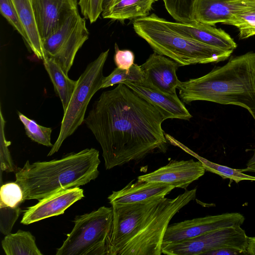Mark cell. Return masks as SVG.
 Listing matches in <instances>:
<instances>
[{"label": "cell", "mask_w": 255, "mask_h": 255, "mask_svg": "<svg viewBox=\"0 0 255 255\" xmlns=\"http://www.w3.org/2000/svg\"><path fill=\"white\" fill-rule=\"evenodd\" d=\"M0 196V207L17 208L24 201L22 189L16 182L2 185Z\"/></svg>", "instance_id": "4316f807"}, {"label": "cell", "mask_w": 255, "mask_h": 255, "mask_svg": "<svg viewBox=\"0 0 255 255\" xmlns=\"http://www.w3.org/2000/svg\"><path fill=\"white\" fill-rule=\"evenodd\" d=\"M155 0H109L102 13L104 18L121 21L149 15Z\"/></svg>", "instance_id": "ffe728a7"}, {"label": "cell", "mask_w": 255, "mask_h": 255, "mask_svg": "<svg viewBox=\"0 0 255 255\" xmlns=\"http://www.w3.org/2000/svg\"><path fill=\"white\" fill-rule=\"evenodd\" d=\"M196 188L169 199L156 196L112 205L110 255H160L164 234L174 215L195 199Z\"/></svg>", "instance_id": "7a4b0ae2"}, {"label": "cell", "mask_w": 255, "mask_h": 255, "mask_svg": "<svg viewBox=\"0 0 255 255\" xmlns=\"http://www.w3.org/2000/svg\"><path fill=\"white\" fill-rule=\"evenodd\" d=\"M255 164V149L252 157L249 160L247 163V166H250Z\"/></svg>", "instance_id": "d590c367"}, {"label": "cell", "mask_w": 255, "mask_h": 255, "mask_svg": "<svg viewBox=\"0 0 255 255\" xmlns=\"http://www.w3.org/2000/svg\"><path fill=\"white\" fill-rule=\"evenodd\" d=\"M44 67L53 84L55 92L59 96L64 112L73 95L77 81L70 79L61 68L53 60L45 58Z\"/></svg>", "instance_id": "44dd1931"}, {"label": "cell", "mask_w": 255, "mask_h": 255, "mask_svg": "<svg viewBox=\"0 0 255 255\" xmlns=\"http://www.w3.org/2000/svg\"><path fill=\"white\" fill-rule=\"evenodd\" d=\"M173 18L177 22H189L193 19V8L195 0H161Z\"/></svg>", "instance_id": "484cf974"}, {"label": "cell", "mask_w": 255, "mask_h": 255, "mask_svg": "<svg viewBox=\"0 0 255 255\" xmlns=\"http://www.w3.org/2000/svg\"><path fill=\"white\" fill-rule=\"evenodd\" d=\"M100 163L98 150L86 148L59 159L30 163L15 173V182L22 189L24 200H40L56 192L78 187L95 180Z\"/></svg>", "instance_id": "277c9868"}, {"label": "cell", "mask_w": 255, "mask_h": 255, "mask_svg": "<svg viewBox=\"0 0 255 255\" xmlns=\"http://www.w3.org/2000/svg\"><path fill=\"white\" fill-rule=\"evenodd\" d=\"M179 66L175 61L154 52L140 65L145 77L144 87L176 95V90L180 81L176 75Z\"/></svg>", "instance_id": "4fadbf2b"}, {"label": "cell", "mask_w": 255, "mask_h": 255, "mask_svg": "<svg viewBox=\"0 0 255 255\" xmlns=\"http://www.w3.org/2000/svg\"><path fill=\"white\" fill-rule=\"evenodd\" d=\"M145 81V75L140 66L134 63L128 70L116 68L109 75L104 77L101 89L125 82L144 86Z\"/></svg>", "instance_id": "cb8c5ba5"}, {"label": "cell", "mask_w": 255, "mask_h": 255, "mask_svg": "<svg viewBox=\"0 0 255 255\" xmlns=\"http://www.w3.org/2000/svg\"><path fill=\"white\" fill-rule=\"evenodd\" d=\"M240 254L246 255L244 252L237 249L222 248L208 252L205 255H237Z\"/></svg>", "instance_id": "d6a6232c"}, {"label": "cell", "mask_w": 255, "mask_h": 255, "mask_svg": "<svg viewBox=\"0 0 255 255\" xmlns=\"http://www.w3.org/2000/svg\"><path fill=\"white\" fill-rule=\"evenodd\" d=\"M18 118L24 126L26 134L35 142L46 146H52L51 142V134L52 129L38 124L35 121L31 120L18 112Z\"/></svg>", "instance_id": "d4e9b609"}, {"label": "cell", "mask_w": 255, "mask_h": 255, "mask_svg": "<svg viewBox=\"0 0 255 255\" xmlns=\"http://www.w3.org/2000/svg\"><path fill=\"white\" fill-rule=\"evenodd\" d=\"M35 19L42 39L58 30L78 10V0H32Z\"/></svg>", "instance_id": "5bb4252c"}, {"label": "cell", "mask_w": 255, "mask_h": 255, "mask_svg": "<svg viewBox=\"0 0 255 255\" xmlns=\"http://www.w3.org/2000/svg\"><path fill=\"white\" fill-rule=\"evenodd\" d=\"M161 112L124 83L103 92L84 122L102 149L106 169L165 151Z\"/></svg>", "instance_id": "6da1fadb"}, {"label": "cell", "mask_w": 255, "mask_h": 255, "mask_svg": "<svg viewBox=\"0 0 255 255\" xmlns=\"http://www.w3.org/2000/svg\"><path fill=\"white\" fill-rule=\"evenodd\" d=\"M132 24L135 32L155 52L169 57L180 66L218 63L227 60L233 52L191 38L155 13L134 19Z\"/></svg>", "instance_id": "5b68a950"}, {"label": "cell", "mask_w": 255, "mask_h": 255, "mask_svg": "<svg viewBox=\"0 0 255 255\" xmlns=\"http://www.w3.org/2000/svg\"><path fill=\"white\" fill-rule=\"evenodd\" d=\"M253 10L255 0H195L193 19L211 25L229 24L236 15Z\"/></svg>", "instance_id": "7c38bea8"}, {"label": "cell", "mask_w": 255, "mask_h": 255, "mask_svg": "<svg viewBox=\"0 0 255 255\" xmlns=\"http://www.w3.org/2000/svg\"><path fill=\"white\" fill-rule=\"evenodd\" d=\"M229 24L238 28L240 39H246L255 35V10L236 15Z\"/></svg>", "instance_id": "83f0119b"}, {"label": "cell", "mask_w": 255, "mask_h": 255, "mask_svg": "<svg viewBox=\"0 0 255 255\" xmlns=\"http://www.w3.org/2000/svg\"><path fill=\"white\" fill-rule=\"evenodd\" d=\"M248 237L241 226L231 227L182 241L163 244L161 252L166 255H205L217 249L232 248L247 255Z\"/></svg>", "instance_id": "9c48e42d"}, {"label": "cell", "mask_w": 255, "mask_h": 255, "mask_svg": "<svg viewBox=\"0 0 255 255\" xmlns=\"http://www.w3.org/2000/svg\"><path fill=\"white\" fill-rule=\"evenodd\" d=\"M1 14L22 37L25 42L26 35L11 0H0Z\"/></svg>", "instance_id": "f1b7e54d"}, {"label": "cell", "mask_w": 255, "mask_h": 255, "mask_svg": "<svg viewBox=\"0 0 255 255\" xmlns=\"http://www.w3.org/2000/svg\"><path fill=\"white\" fill-rule=\"evenodd\" d=\"M247 255H255V237H248Z\"/></svg>", "instance_id": "836d02e7"}, {"label": "cell", "mask_w": 255, "mask_h": 255, "mask_svg": "<svg viewBox=\"0 0 255 255\" xmlns=\"http://www.w3.org/2000/svg\"><path fill=\"white\" fill-rule=\"evenodd\" d=\"M244 216L237 212L187 220L169 225L164 234L163 244L182 241L219 229L241 226Z\"/></svg>", "instance_id": "30bf717a"}, {"label": "cell", "mask_w": 255, "mask_h": 255, "mask_svg": "<svg viewBox=\"0 0 255 255\" xmlns=\"http://www.w3.org/2000/svg\"><path fill=\"white\" fill-rule=\"evenodd\" d=\"M113 220L112 207L105 206L77 216L72 230L56 255H110Z\"/></svg>", "instance_id": "8992f818"}, {"label": "cell", "mask_w": 255, "mask_h": 255, "mask_svg": "<svg viewBox=\"0 0 255 255\" xmlns=\"http://www.w3.org/2000/svg\"><path fill=\"white\" fill-rule=\"evenodd\" d=\"M177 89L186 104L205 101L240 106L255 122V52L231 56L202 77L180 81Z\"/></svg>", "instance_id": "3957f363"}, {"label": "cell", "mask_w": 255, "mask_h": 255, "mask_svg": "<svg viewBox=\"0 0 255 255\" xmlns=\"http://www.w3.org/2000/svg\"><path fill=\"white\" fill-rule=\"evenodd\" d=\"M169 23L182 33L206 44L232 51L237 47L236 42L228 33L214 25L196 20L189 22L169 21Z\"/></svg>", "instance_id": "2e32d148"}, {"label": "cell", "mask_w": 255, "mask_h": 255, "mask_svg": "<svg viewBox=\"0 0 255 255\" xmlns=\"http://www.w3.org/2000/svg\"><path fill=\"white\" fill-rule=\"evenodd\" d=\"M114 62L117 67L123 70H129L134 64V54L128 49L121 50L117 43L115 44Z\"/></svg>", "instance_id": "1f68e13d"}, {"label": "cell", "mask_w": 255, "mask_h": 255, "mask_svg": "<svg viewBox=\"0 0 255 255\" xmlns=\"http://www.w3.org/2000/svg\"><path fill=\"white\" fill-rule=\"evenodd\" d=\"M124 84L157 109L166 120L178 119L189 120L192 118V115L177 94H166L131 82Z\"/></svg>", "instance_id": "e0dca14e"}, {"label": "cell", "mask_w": 255, "mask_h": 255, "mask_svg": "<svg viewBox=\"0 0 255 255\" xmlns=\"http://www.w3.org/2000/svg\"><path fill=\"white\" fill-rule=\"evenodd\" d=\"M2 248L6 255H42L35 237L28 231L18 230L9 234L1 241Z\"/></svg>", "instance_id": "7402d4cb"}, {"label": "cell", "mask_w": 255, "mask_h": 255, "mask_svg": "<svg viewBox=\"0 0 255 255\" xmlns=\"http://www.w3.org/2000/svg\"><path fill=\"white\" fill-rule=\"evenodd\" d=\"M205 171L199 160H172L152 172L139 176L137 180L160 183L186 189L191 183L202 176Z\"/></svg>", "instance_id": "8fae6325"}, {"label": "cell", "mask_w": 255, "mask_h": 255, "mask_svg": "<svg viewBox=\"0 0 255 255\" xmlns=\"http://www.w3.org/2000/svg\"><path fill=\"white\" fill-rule=\"evenodd\" d=\"M26 35L25 43L38 59L43 60L42 38L37 27L32 0H11Z\"/></svg>", "instance_id": "d6986e66"}, {"label": "cell", "mask_w": 255, "mask_h": 255, "mask_svg": "<svg viewBox=\"0 0 255 255\" xmlns=\"http://www.w3.org/2000/svg\"><path fill=\"white\" fill-rule=\"evenodd\" d=\"M88 38L85 19L77 10L58 30L42 39L44 58L53 60L68 75L78 51Z\"/></svg>", "instance_id": "ba28073f"}, {"label": "cell", "mask_w": 255, "mask_h": 255, "mask_svg": "<svg viewBox=\"0 0 255 255\" xmlns=\"http://www.w3.org/2000/svg\"><path fill=\"white\" fill-rule=\"evenodd\" d=\"M103 0H79L78 4L84 17L95 22L103 10Z\"/></svg>", "instance_id": "f546056e"}, {"label": "cell", "mask_w": 255, "mask_h": 255, "mask_svg": "<svg viewBox=\"0 0 255 255\" xmlns=\"http://www.w3.org/2000/svg\"><path fill=\"white\" fill-rule=\"evenodd\" d=\"M240 171L244 172H255V164L250 165V166H247V167L244 169H239Z\"/></svg>", "instance_id": "e575fe53"}, {"label": "cell", "mask_w": 255, "mask_h": 255, "mask_svg": "<svg viewBox=\"0 0 255 255\" xmlns=\"http://www.w3.org/2000/svg\"><path fill=\"white\" fill-rule=\"evenodd\" d=\"M167 139L171 144L180 147L198 159L202 163L206 170L216 174L223 179H229L234 181L236 183L243 180L255 181V176L245 174L239 169L214 163L200 156L170 135L168 137Z\"/></svg>", "instance_id": "603a6c76"}, {"label": "cell", "mask_w": 255, "mask_h": 255, "mask_svg": "<svg viewBox=\"0 0 255 255\" xmlns=\"http://www.w3.org/2000/svg\"><path fill=\"white\" fill-rule=\"evenodd\" d=\"M84 197V191L78 187L56 192L40 200L24 212L21 223L29 225L43 219L64 213L77 201Z\"/></svg>", "instance_id": "9a60e30c"}, {"label": "cell", "mask_w": 255, "mask_h": 255, "mask_svg": "<svg viewBox=\"0 0 255 255\" xmlns=\"http://www.w3.org/2000/svg\"><path fill=\"white\" fill-rule=\"evenodd\" d=\"M109 49L102 52L87 66L77 80L76 87L66 110L64 112L58 138L47 156L57 152L63 141L84 122L88 105L94 95L101 89L104 76L103 71Z\"/></svg>", "instance_id": "52a82bcc"}, {"label": "cell", "mask_w": 255, "mask_h": 255, "mask_svg": "<svg viewBox=\"0 0 255 255\" xmlns=\"http://www.w3.org/2000/svg\"><path fill=\"white\" fill-rule=\"evenodd\" d=\"M174 188L160 183L132 180L122 189L113 191L108 199L111 205L134 204L153 197H165Z\"/></svg>", "instance_id": "ac0fdd59"}, {"label": "cell", "mask_w": 255, "mask_h": 255, "mask_svg": "<svg viewBox=\"0 0 255 255\" xmlns=\"http://www.w3.org/2000/svg\"><path fill=\"white\" fill-rule=\"evenodd\" d=\"M5 121L2 115L1 106L0 107V161L1 170L8 172L7 163L8 161L10 165L13 167L11 162L10 153L8 150V146L10 142L7 141L5 136L4 128Z\"/></svg>", "instance_id": "4dcf8cb0"}]
</instances>
